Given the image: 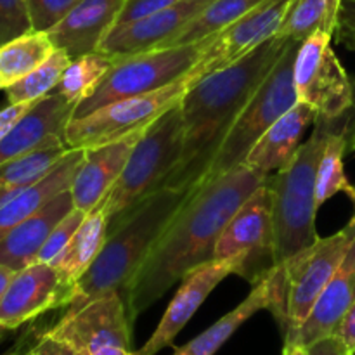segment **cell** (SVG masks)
Masks as SVG:
<instances>
[{
	"label": "cell",
	"mask_w": 355,
	"mask_h": 355,
	"mask_svg": "<svg viewBox=\"0 0 355 355\" xmlns=\"http://www.w3.org/2000/svg\"><path fill=\"white\" fill-rule=\"evenodd\" d=\"M267 177L252 166L239 165L191 191L125 290L132 322L189 270L214 260L225 224Z\"/></svg>",
	"instance_id": "cell-1"
},
{
	"label": "cell",
	"mask_w": 355,
	"mask_h": 355,
	"mask_svg": "<svg viewBox=\"0 0 355 355\" xmlns=\"http://www.w3.org/2000/svg\"><path fill=\"white\" fill-rule=\"evenodd\" d=\"M290 38L272 37L241 59L193 83L182 101L184 144L179 165L163 187L193 191L203 182L218 148L250 97L281 58Z\"/></svg>",
	"instance_id": "cell-2"
},
{
	"label": "cell",
	"mask_w": 355,
	"mask_h": 355,
	"mask_svg": "<svg viewBox=\"0 0 355 355\" xmlns=\"http://www.w3.org/2000/svg\"><path fill=\"white\" fill-rule=\"evenodd\" d=\"M189 194L191 191L162 187L118 222L107 232L106 243L92 266L75 283L64 314L113 291L123 297L132 277Z\"/></svg>",
	"instance_id": "cell-3"
},
{
	"label": "cell",
	"mask_w": 355,
	"mask_h": 355,
	"mask_svg": "<svg viewBox=\"0 0 355 355\" xmlns=\"http://www.w3.org/2000/svg\"><path fill=\"white\" fill-rule=\"evenodd\" d=\"M335 121L336 118L318 116L314 130L302 142L295 158L270 175L276 269L319 238L315 232L319 210L315 184L319 163Z\"/></svg>",
	"instance_id": "cell-4"
},
{
	"label": "cell",
	"mask_w": 355,
	"mask_h": 355,
	"mask_svg": "<svg viewBox=\"0 0 355 355\" xmlns=\"http://www.w3.org/2000/svg\"><path fill=\"white\" fill-rule=\"evenodd\" d=\"M182 144L184 121L179 103L146 128L120 179L99 205L107 218V232L165 186L166 179L179 165Z\"/></svg>",
	"instance_id": "cell-5"
},
{
	"label": "cell",
	"mask_w": 355,
	"mask_h": 355,
	"mask_svg": "<svg viewBox=\"0 0 355 355\" xmlns=\"http://www.w3.org/2000/svg\"><path fill=\"white\" fill-rule=\"evenodd\" d=\"M355 239V220L350 218L342 231L328 238H318L311 246L298 252L274 269L276 305L272 315L279 322L283 336L300 328L319 295L326 288Z\"/></svg>",
	"instance_id": "cell-6"
},
{
	"label": "cell",
	"mask_w": 355,
	"mask_h": 355,
	"mask_svg": "<svg viewBox=\"0 0 355 355\" xmlns=\"http://www.w3.org/2000/svg\"><path fill=\"white\" fill-rule=\"evenodd\" d=\"M300 44L302 42L290 40L269 75L250 97L248 104L243 107L218 148L210 168L205 173L203 182L229 172L236 166L245 165L248 153L252 151L255 142L266 134L267 128L276 123L286 111H290L298 103L293 69Z\"/></svg>",
	"instance_id": "cell-7"
},
{
	"label": "cell",
	"mask_w": 355,
	"mask_h": 355,
	"mask_svg": "<svg viewBox=\"0 0 355 355\" xmlns=\"http://www.w3.org/2000/svg\"><path fill=\"white\" fill-rule=\"evenodd\" d=\"M208 38L187 45L153 49L127 58H116L103 82L87 99L76 104L73 120L114 101L163 89L186 76L200 62Z\"/></svg>",
	"instance_id": "cell-8"
},
{
	"label": "cell",
	"mask_w": 355,
	"mask_h": 355,
	"mask_svg": "<svg viewBox=\"0 0 355 355\" xmlns=\"http://www.w3.org/2000/svg\"><path fill=\"white\" fill-rule=\"evenodd\" d=\"M214 260L231 263L234 274L252 286L276 269L270 175L225 224L215 246Z\"/></svg>",
	"instance_id": "cell-9"
},
{
	"label": "cell",
	"mask_w": 355,
	"mask_h": 355,
	"mask_svg": "<svg viewBox=\"0 0 355 355\" xmlns=\"http://www.w3.org/2000/svg\"><path fill=\"white\" fill-rule=\"evenodd\" d=\"M189 87L191 80L186 75L163 89L114 101L85 116L71 120L64 132L66 146L69 149H92L149 127L170 107L177 106Z\"/></svg>",
	"instance_id": "cell-10"
},
{
	"label": "cell",
	"mask_w": 355,
	"mask_h": 355,
	"mask_svg": "<svg viewBox=\"0 0 355 355\" xmlns=\"http://www.w3.org/2000/svg\"><path fill=\"white\" fill-rule=\"evenodd\" d=\"M331 38L319 31L302 42L293 69L298 101L324 118H338L355 107L354 82L333 51Z\"/></svg>",
	"instance_id": "cell-11"
},
{
	"label": "cell",
	"mask_w": 355,
	"mask_h": 355,
	"mask_svg": "<svg viewBox=\"0 0 355 355\" xmlns=\"http://www.w3.org/2000/svg\"><path fill=\"white\" fill-rule=\"evenodd\" d=\"M132 326L123 297L113 291L62 314L47 333L80 355H135Z\"/></svg>",
	"instance_id": "cell-12"
},
{
	"label": "cell",
	"mask_w": 355,
	"mask_h": 355,
	"mask_svg": "<svg viewBox=\"0 0 355 355\" xmlns=\"http://www.w3.org/2000/svg\"><path fill=\"white\" fill-rule=\"evenodd\" d=\"M291 2L293 0H263L255 9L208 38L200 62L187 73L191 85L218 69L227 68L260 44L276 37Z\"/></svg>",
	"instance_id": "cell-13"
},
{
	"label": "cell",
	"mask_w": 355,
	"mask_h": 355,
	"mask_svg": "<svg viewBox=\"0 0 355 355\" xmlns=\"http://www.w3.org/2000/svg\"><path fill=\"white\" fill-rule=\"evenodd\" d=\"M73 288L51 263L35 262L17 270L0 305V326L12 331L45 312L66 307Z\"/></svg>",
	"instance_id": "cell-14"
},
{
	"label": "cell",
	"mask_w": 355,
	"mask_h": 355,
	"mask_svg": "<svg viewBox=\"0 0 355 355\" xmlns=\"http://www.w3.org/2000/svg\"><path fill=\"white\" fill-rule=\"evenodd\" d=\"M215 0H180L179 3L153 12L141 19L114 26L99 51L113 58L141 54V52L163 49Z\"/></svg>",
	"instance_id": "cell-15"
},
{
	"label": "cell",
	"mask_w": 355,
	"mask_h": 355,
	"mask_svg": "<svg viewBox=\"0 0 355 355\" xmlns=\"http://www.w3.org/2000/svg\"><path fill=\"white\" fill-rule=\"evenodd\" d=\"M75 107V103L58 94L38 99L0 141V165L40 149L66 144L64 132Z\"/></svg>",
	"instance_id": "cell-16"
},
{
	"label": "cell",
	"mask_w": 355,
	"mask_h": 355,
	"mask_svg": "<svg viewBox=\"0 0 355 355\" xmlns=\"http://www.w3.org/2000/svg\"><path fill=\"white\" fill-rule=\"evenodd\" d=\"M231 274H234L231 263L217 262V260L189 270L180 281L179 290L166 307L158 328L141 349L135 350V355H156L165 347L172 345L175 336L196 314L208 295Z\"/></svg>",
	"instance_id": "cell-17"
},
{
	"label": "cell",
	"mask_w": 355,
	"mask_h": 355,
	"mask_svg": "<svg viewBox=\"0 0 355 355\" xmlns=\"http://www.w3.org/2000/svg\"><path fill=\"white\" fill-rule=\"evenodd\" d=\"M146 128L130 132L107 144L85 149L83 162L80 163L69 187L75 208L90 214L94 208L103 203L111 187L120 179L135 144L142 137Z\"/></svg>",
	"instance_id": "cell-18"
},
{
	"label": "cell",
	"mask_w": 355,
	"mask_h": 355,
	"mask_svg": "<svg viewBox=\"0 0 355 355\" xmlns=\"http://www.w3.org/2000/svg\"><path fill=\"white\" fill-rule=\"evenodd\" d=\"M355 302V239L340 263L335 276L329 279L311 314L304 324L288 336H284V347H311L319 340L335 335L345 312Z\"/></svg>",
	"instance_id": "cell-19"
},
{
	"label": "cell",
	"mask_w": 355,
	"mask_h": 355,
	"mask_svg": "<svg viewBox=\"0 0 355 355\" xmlns=\"http://www.w3.org/2000/svg\"><path fill=\"white\" fill-rule=\"evenodd\" d=\"M127 0H78L68 16L47 31L55 49L71 59L99 51L104 38L116 26Z\"/></svg>",
	"instance_id": "cell-20"
},
{
	"label": "cell",
	"mask_w": 355,
	"mask_h": 355,
	"mask_svg": "<svg viewBox=\"0 0 355 355\" xmlns=\"http://www.w3.org/2000/svg\"><path fill=\"white\" fill-rule=\"evenodd\" d=\"M75 208L71 191L66 189L52 198L31 217L0 238V266L21 270L38 262L42 248L52 229Z\"/></svg>",
	"instance_id": "cell-21"
},
{
	"label": "cell",
	"mask_w": 355,
	"mask_h": 355,
	"mask_svg": "<svg viewBox=\"0 0 355 355\" xmlns=\"http://www.w3.org/2000/svg\"><path fill=\"white\" fill-rule=\"evenodd\" d=\"M315 120L318 113L309 104L298 101L255 142L246 156L245 165L266 175L283 170L295 158L302 144V137Z\"/></svg>",
	"instance_id": "cell-22"
},
{
	"label": "cell",
	"mask_w": 355,
	"mask_h": 355,
	"mask_svg": "<svg viewBox=\"0 0 355 355\" xmlns=\"http://www.w3.org/2000/svg\"><path fill=\"white\" fill-rule=\"evenodd\" d=\"M83 156H85V149H69L68 155L44 179L31 184L12 200L7 201L3 207H0V238L6 236L10 229L16 227L17 224L31 217L35 211L40 210L52 198L69 189L76 175V170L83 162Z\"/></svg>",
	"instance_id": "cell-23"
},
{
	"label": "cell",
	"mask_w": 355,
	"mask_h": 355,
	"mask_svg": "<svg viewBox=\"0 0 355 355\" xmlns=\"http://www.w3.org/2000/svg\"><path fill=\"white\" fill-rule=\"evenodd\" d=\"M274 270L260 283L253 286L252 293L234 309L227 312L215 324H211L207 331L198 335L184 347L177 349L173 355H215L217 350L241 328L243 322L248 321L259 311H272L276 302V290H274Z\"/></svg>",
	"instance_id": "cell-24"
},
{
	"label": "cell",
	"mask_w": 355,
	"mask_h": 355,
	"mask_svg": "<svg viewBox=\"0 0 355 355\" xmlns=\"http://www.w3.org/2000/svg\"><path fill=\"white\" fill-rule=\"evenodd\" d=\"M355 120V107L347 111L345 114L336 118L335 127L329 134L322 153L321 163L318 170V184H315V200L318 207L324 205L329 198L343 193L355 201V186L349 180L343 166V158L347 151H350V135Z\"/></svg>",
	"instance_id": "cell-25"
},
{
	"label": "cell",
	"mask_w": 355,
	"mask_h": 355,
	"mask_svg": "<svg viewBox=\"0 0 355 355\" xmlns=\"http://www.w3.org/2000/svg\"><path fill=\"white\" fill-rule=\"evenodd\" d=\"M106 238L107 218L104 217L101 207H97L87 214L85 220L82 222L71 241L51 266H54L66 281L75 284L97 259Z\"/></svg>",
	"instance_id": "cell-26"
},
{
	"label": "cell",
	"mask_w": 355,
	"mask_h": 355,
	"mask_svg": "<svg viewBox=\"0 0 355 355\" xmlns=\"http://www.w3.org/2000/svg\"><path fill=\"white\" fill-rule=\"evenodd\" d=\"M58 49L44 31H28L0 47V85L7 89L47 61Z\"/></svg>",
	"instance_id": "cell-27"
},
{
	"label": "cell",
	"mask_w": 355,
	"mask_h": 355,
	"mask_svg": "<svg viewBox=\"0 0 355 355\" xmlns=\"http://www.w3.org/2000/svg\"><path fill=\"white\" fill-rule=\"evenodd\" d=\"M343 0H293L277 37L304 42L314 33L335 37Z\"/></svg>",
	"instance_id": "cell-28"
},
{
	"label": "cell",
	"mask_w": 355,
	"mask_h": 355,
	"mask_svg": "<svg viewBox=\"0 0 355 355\" xmlns=\"http://www.w3.org/2000/svg\"><path fill=\"white\" fill-rule=\"evenodd\" d=\"M113 55L96 51L71 59L61 80L51 94H58L69 103H82L99 87L114 62Z\"/></svg>",
	"instance_id": "cell-29"
},
{
	"label": "cell",
	"mask_w": 355,
	"mask_h": 355,
	"mask_svg": "<svg viewBox=\"0 0 355 355\" xmlns=\"http://www.w3.org/2000/svg\"><path fill=\"white\" fill-rule=\"evenodd\" d=\"M262 2L263 0H215L196 19L191 21L166 47L194 44V42L214 37Z\"/></svg>",
	"instance_id": "cell-30"
},
{
	"label": "cell",
	"mask_w": 355,
	"mask_h": 355,
	"mask_svg": "<svg viewBox=\"0 0 355 355\" xmlns=\"http://www.w3.org/2000/svg\"><path fill=\"white\" fill-rule=\"evenodd\" d=\"M69 148L66 144L40 149L19 158L9 159L0 165V191L24 189L44 179L66 155Z\"/></svg>",
	"instance_id": "cell-31"
},
{
	"label": "cell",
	"mask_w": 355,
	"mask_h": 355,
	"mask_svg": "<svg viewBox=\"0 0 355 355\" xmlns=\"http://www.w3.org/2000/svg\"><path fill=\"white\" fill-rule=\"evenodd\" d=\"M71 62V58L64 51H55L45 62H42L37 69L28 73L24 78L17 80L16 83L9 85L6 90L7 103L23 104L35 103L42 97L49 96L61 80L62 73Z\"/></svg>",
	"instance_id": "cell-32"
},
{
	"label": "cell",
	"mask_w": 355,
	"mask_h": 355,
	"mask_svg": "<svg viewBox=\"0 0 355 355\" xmlns=\"http://www.w3.org/2000/svg\"><path fill=\"white\" fill-rule=\"evenodd\" d=\"M33 31H51L69 14L78 0H24Z\"/></svg>",
	"instance_id": "cell-33"
},
{
	"label": "cell",
	"mask_w": 355,
	"mask_h": 355,
	"mask_svg": "<svg viewBox=\"0 0 355 355\" xmlns=\"http://www.w3.org/2000/svg\"><path fill=\"white\" fill-rule=\"evenodd\" d=\"M85 211L78 210V208H73V210L69 211L54 229H52L47 241H45L44 248H42L40 255H38V262H54V260L61 255L62 250L68 246V243L71 241V238L75 236V232L78 231V227L82 225V222L85 220Z\"/></svg>",
	"instance_id": "cell-34"
},
{
	"label": "cell",
	"mask_w": 355,
	"mask_h": 355,
	"mask_svg": "<svg viewBox=\"0 0 355 355\" xmlns=\"http://www.w3.org/2000/svg\"><path fill=\"white\" fill-rule=\"evenodd\" d=\"M31 31L24 0H0V47Z\"/></svg>",
	"instance_id": "cell-35"
},
{
	"label": "cell",
	"mask_w": 355,
	"mask_h": 355,
	"mask_svg": "<svg viewBox=\"0 0 355 355\" xmlns=\"http://www.w3.org/2000/svg\"><path fill=\"white\" fill-rule=\"evenodd\" d=\"M179 2L180 0H127L123 9H121L120 17L116 21V26L127 24L130 21L141 19V17L149 16L153 12H158V10L172 7Z\"/></svg>",
	"instance_id": "cell-36"
},
{
	"label": "cell",
	"mask_w": 355,
	"mask_h": 355,
	"mask_svg": "<svg viewBox=\"0 0 355 355\" xmlns=\"http://www.w3.org/2000/svg\"><path fill=\"white\" fill-rule=\"evenodd\" d=\"M335 38L340 45L355 52V0H343Z\"/></svg>",
	"instance_id": "cell-37"
},
{
	"label": "cell",
	"mask_w": 355,
	"mask_h": 355,
	"mask_svg": "<svg viewBox=\"0 0 355 355\" xmlns=\"http://www.w3.org/2000/svg\"><path fill=\"white\" fill-rule=\"evenodd\" d=\"M21 355H80L78 352L71 349L68 343L61 342V340L54 338L49 335L47 331L42 333L37 338V342Z\"/></svg>",
	"instance_id": "cell-38"
},
{
	"label": "cell",
	"mask_w": 355,
	"mask_h": 355,
	"mask_svg": "<svg viewBox=\"0 0 355 355\" xmlns=\"http://www.w3.org/2000/svg\"><path fill=\"white\" fill-rule=\"evenodd\" d=\"M333 336H336L343 343L347 352L350 355H355V302L350 305L349 311L345 312L340 324L336 326L335 335Z\"/></svg>",
	"instance_id": "cell-39"
},
{
	"label": "cell",
	"mask_w": 355,
	"mask_h": 355,
	"mask_svg": "<svg viewBox=\"0 0 355 355\" xmlns=\"http://www.w3.org/2000/svg\"><path fill=\"white\" fill-rule=\"evenodd\" d=\"M37 103V101H35ZM35 103H23V104H9L7 107L0 110V141L9 134L10 128L19 121V118L33 106Z\"/></svg>",
	"instance_id": "cell-40"
},
{
	"label": "cell",
	"mask_w": 355,
	"mask_h": 355,
	"mask_svg": "<svg viewBox=\"0 0 355 355\" xmlns=\"http://www.w3.org/2000/svg\"><path fill=\"white\" fill-rule=\"evenodd\" d=\"M309 355H350L343 343L340 342L336 336H329V338L319 340V342L312 343L307 347Z\"/></svg>",
	"instance_id": "cell-41"
},
{
	"label": "cell",
	"mask_w": 355,
	"mask_h": 355,
	"mask_svg": "<svg viewBox=\"0 0 355 355\" xmlns=\"http://www.w3.org/2000/svg\"><path fill=\"white\" fill-rule=\"evenodd\" d=\"M14 274H16V270L9 269L6 266H0V305H2V300L6 297V291L9 288L10 281H12Z\"/></svg>",
	"instance_id": "cell-42"
},
{
	"label": "cell",
	"mask_w": 355,
	"mask_h": 355,
	"mask_svg": "<svg viewBox=\"0 0 355 355\" xmlns=\"http://www.w3.org/2000/svg\"><path fill=\"white\" fill-rule=\"evenodd\" d=\"M283 355H309V350L305 347H284Z\"/></svg>",
	"instance_id": "cell-43"
},
{
	"label": "cell",
	"mask_w": 355,
	"mask_h": 355,
	"mask_svg": "<svg viewBox=\"0 0 355 355\" xmlns=\"http://www.w3.org/2000/svg\"><path fill=\"white\" fill-rule=\"evenodd\" d=\"M350 151L355 155V120H354V127H352V135H350Z\"/></svg>",
	"instance_id": "cell-44"
},
{
	"label": "cell",
	"mask_w": 355,
	"mask_h": 355,
	"mask_svg": "<svg viewBox=\"0 0 355 355\" xmlns=\"http://www.w3.org/2000/svg\"><path fill=\"white\" fill-rule=\"evenodd\" d=\"M7 331H9V329L3 328V326H0V342H2L3 336H6V333H7Z\"/></svg>",
	"instance_id": "cell-45"
},
{
	"label": "cell",
	"mask_w": 355,
	"mask_h": 355,
	"mask_svg": "<svg viewBox=\"0 0 355 355\" xmlns=\"http://www.w3.org/2000/svg\"><path fill=\"white\" fill-rule=\"evenodd\" d=\"M3 355H21L19 352H7V354H3Z\"/></svg>",
	"instance_id": "cell-46"
},
{
	"label": "cell",
	"mask_w": 355,
	"mask_h": 355,
	"mask_svg": "<svg viewBox=\"0 0 355 355\" xmlns=\"http://www.w3.org/2000/svg\"><path fill=\"white\" fill-rule=\"evenodd\" d=\"M352 218L355 220V201H354V215H352Z\"/></svg>",
	"instance_id": "cell-47"
},
{
	"label": "cell",
	"mask_w": 355,
	"mask_h": 355,
	"mask_svg": "<svg viewBox=\"0 0 355 355\" xmlns=\"http://www.w3.org/2000/svg\"><path fill=\"white\" fill-rule=\"evenodd\" d=\"M0 90H2V85H0Z\"/></svg>",
	"instance_id": "cell-48"
}]
</instances>
